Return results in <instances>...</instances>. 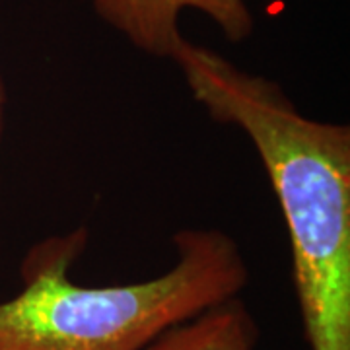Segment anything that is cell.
Listing matches in <instances>:
<instances>
[{
  "label": "cell",
  "mask_w": 350,
  "mask_h": 350,
  "mask_svg": "<svg viewBox=\"0 0 350 350\" xmlns=\"http://www.w3.org/2000/svg\"><path fill=\"white\" fill-rule=\"evenodd\" d=\"M257 342L259 325L238 296L172 327L144 350H255Z\"/></svg>",
  "instance_id": "277c9868"
},
{
  "label": "cell",
  "mask_w": 350,
  "mask_h": 350,
  "mask_svg": "<svg viewBox=\"0 0 350 350\" xmlns=\"http://www.w3.org/2000/svg\"><path fill=\"white\" fill-rule=\"evenodd\" d=\"M172 61L193 100L257 150L286 222L310 350H350V126L306 117L275 80L185 38Z\"/></svg>",
  "instance_id": "6da1fadb"
},
{
  "label": "cell",
  "mask_w": 350,
  "mask_h": 350,
  "mask_svg": "<svg viewBox=\"0 0 350 350\" xmlns=\"http://www.w3.org/2000/svg\"><path fill=\"white\" fill-rule=\"evenodd\" d=\"M4 107H6V90L0 76V138H2V129H4Z\"/></svg>",
  "instance_id": "5b68a950"
},
{
  "label": "cell",
  "mask_w": 350,
  "mask_h": 350,
  "mask_svg": "<svg viewBox=\"0 0 350 350\" xmlns=\"http://www.w3.org/2000/svg\"><path fill=\"white\" fill-rule=\"evenodd\" d=\"M90 4L137 49L160 59H172L183 39L179 31L183 10L206 14L232 43L245 41L255 27L247 0H90Z\"/></svg>",
  "instance_id": "3957f363"
},
{
  "label": "cell",
  "mask_w": 350,
  "mask_h": 350,
  "mask_svg": "<svg viewBox=\"0 0 350 350\" xmlns=\"http://www.w3.org/2000/svg\"><path fill=\"white\" fill-rule=\"evenodd\" d=\"M86 245L88 230L76 228L27 250L22 290L0 301V350H144L250 282L236 239L214 228L179 230L174 267L131 284H76L70 269Z\"/></svg>",
  "instance_id": "7a4b0ae2"
}]
</instances>
